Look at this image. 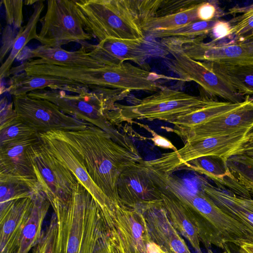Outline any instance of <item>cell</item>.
Segmentation results:
<instances>
[{"mask_svg": "<svg viewBox=\"0 0 253 253\" xmlns=\"http://www.w3.org/2000/svg\"><path fill=\"white\" fill-rule=\"evenodd\" d=\"M49 131L78 152L93 181L110 203L120 205L117 191L120 175L143 160L132 141L118 130L110 133L92 125L79 130Z\"/></svg>", "mask_w": 253, "mask_h": 253, "instance_id": "cell-1", "label": "cell"}, {"mask_svg": "<svg viewBox=\"0 0 253 253\" xmlns=\"http://www.w3.org/2000/svg\"><path fill=\"white\" fill-rule=\"evenodd\" d=\"M49 203L57 223V253H94L109 229L89 192L78 181L71 198Z\"/></svg>", "mask_w": 253, "mask_h": 253, "instance_id": "cell-2", "label": "cell"}, {"mask_svg": "<svg viewBox=\"0 0 253 253\" xmlns=\"http://www.w3.org/2000/svg\"><path fill=\"white\" fill-rule=\"evenodd\" d=\"M126 99L128 105L116 104L109 118L112 125L133 120H158L170 123L216 101L208 96H194L166 86L143 98L129 95Z\"/></svg>", "mask_w": 253, "mask_h": 253, "instance_id": "cell-3", "label": "cell"}, {"mask_svg": "<svg viewBox=\"0 0 253 253\" xmlns=\"http://www.w3.org/2000/svg\"><path fill=\"white\" fill-rule=\"evenodd\" d=\"M130 92L118 89L97 87L72 94L63 90L46 89L31 92L32 98L48 100L64 113L113 133L116 130L108 120L117 102L126 98Z\"/></svg>", "mask_w": 253, "mask_h": 253, "instance_id": "cell-4", "label": "cell"}, {"mask_svg": "<svg viewBox=\"0 0 253 253\" xmlns=\"http://www.w3.org/2000/svg\"><path fill=\"white\" fill-rule=\"evenodd\" d=\"M183 197L194 211L200 240L207 249L211 245L223 250L227 244L239 247L253 244V229L225 213L202 190L183 192Z\"/></svg>", "mask_w": 253, "mask_h": 253, "instance_id": "cell-5", "label": "cell"}, {"mask_svg": "<svg viewBox=\"0 0 253 253\" xmlns=\"http://www.w3.org/2000/svg\"><path fill=\"white\" fill-rule=\"evenodd\" d=\"M84 30L98 42L107 39H145L126 0H75Z\"/></svg>", "mask_w": 253, "mask_h": 253, "instance_id": "cell-6", "label": "cell"}, {"mask_svg": "<svg viewBox=\"0 0 253 253\" xmlns=\"http://www.w3.org/2000/svg\"><path fill=\"white\" fill-rule=\"evenodd\" d=\"M166 50L171 55L165 63L180 81H193L211 96H217L232 103H242L246 96L237 92L214 72L208 62L198 61L187 56L181 44L172 38L161 39Z\"/></svg>", "mask_w": 253, "mask_h": 253, "instance_id": "cell-7", "label": "cell"}, {"mask_svg": "<svg viewBox=\"0 0 253 253\" xmlns=\"http://www.w3.org/2000/svg\"><path fill=\"white\" fill-rule=\"evenodd\" d=\"M37 40L42 45L61 47L70 42L81 44L93 38L84 29L75 0H50L40 21Z\"/></svg>", "mask_w": 253, "mask_h": 253, "instance_id": "cell-8", "label": "cell"}, {"mask_svg": "<svg viewBox=\"0 0 253 253\" xmlns=\"http://www.w3.org/2000/svg\"><path fill=\"white\" fill-rule=\"evenodd\" d=\"M41 190L49 202L71 198L78 180L49 151L40 138L28 149Z\"/></svg>", "mask_w": 253, "mask_h": 253, "instance_id": "cell-9", "label": "cell"}, {"mask_svg": "<svg viewBox=\"0 0 253 253\" xmlns=\"http://www.w3.org/2000/svg\"><path fill=\"white\" fill-rule=\"evenodd\" d=\"M247 130L188 141L181 149L164 154L149 162L157 169L172 174L186 163L198 157L216 156L227 160L243 141Z\"/></svg>", "mask_w": 253, "mask_h": 253, "instance_id": "cell-10", "label": "cell"}, {"mask_svg": "<svg viewBox=\"0 0 253 253\" xmlns=\"http://www.w3.org/2000/svg\"><path fill=\"white\" fill-rule=\"evenodd\" d=\"M13 103L19 118L38 133L52 130H79L90 125L64 113L48 100L27 94L13 96Z\"/></svg>", "mask_w": 253, "mask_h": 253, "instance_id": "cell-11", "label": "cell"}, {"mask_svg": "<svg viewBox=\"0 0 253 253\" xmlns=\"http://www.w3.org/2000/svg\"><path fill=\"white\" fill-rule=\"evenodd\" d=\"M249 96H247L239 106L231 111L194 126L171 131L185 143L248 129L253 125V102Z\"/></svg>", "mask_w": 253, "mask_h": 253, "instance_id": "cell-12", "label": "cell"}, {"mask_svg": "<svg viewBox=\"0 0 253 253\" xmlns=\"http://www.w3.org/2000/svg\"><path fill=\"white\" fill-rule=\"evenodd\" d=\"M205 38L182 43L175 40L187 56L198 61L217 64H253V40L218 44L204 42Z\"/></svg>", "mask_w": 253, "mask_h": 253, "instance_id": "cell-13", "label": "cell"}, {"mask_svg": "<svg viewBox=\"0 0 253 253\" xmlns=\"http://www.w3.org/2000/svg\"><path fill=\"white\" fill-rule=\"evenodd\" d=\"M43 144L57 160L65 166L91 195L101 211L113 205L90 176L84 163L78 152L69 144L50 131L39 133Z\"/></svg>", "mask_w": 253, "mask_h": 253, "instance_id": "cell-14", "label": "cell"}, {"mask_svg": "<svg viewBox=\"0 0 253 253\" xmlns=\"http://www.w3.org/2000/svg\"><path fill=\"white\" fill-rule=\"evenodd\" d=\"M117 191L121 204L131 209L160 200L159 192L143 160L129 166L121 173Z\"/></svg>", "mask_w": 253, "mask_h": 253, "instance_id": "cell-15", "label": "cell"}, {"mask_svg": "<svg viewBox=\"0 0 253 253\" xmlns=\"http://www.w3.org/2000/svg\"><path fill=\"white\" fill-rule=\"evenodd\" d=\"M145 39H105L97 44L85 43L91 56L105 66L132 62L148 70L146 61L149 54L143 47Z\"/></svg>", "mask_w": 253, "mask_h": 253, "instance_id": "cell-16", "label": "cell"}, {"mask_svg": "<svg viewBox=\"0 0 253 253\" xmlns=\"http://www.w3.org/2000/svg\"><path fill=\"white\" fill-rule=\"evenodd\" d=\"M40 139L39 135L0 147V175L23 181L41 190L28 153L29 147Z\"/></svg>", "mask_w": 253, "mask_h": 253, "instance_id": "cell-17", "label": "cell"}, {"mask_svg": "<svg viewBox=\"0 0 253 253\" xmlns=\"http://www.w3.org/2000/svg\"><path fill=\"white\" fill-rule=\"evenodd\" d=\"M36 193L0 206V253H14L32 212Z\"/></svg>", "mask_w": 253, "mask_h": 253, "instance_id": "cell-18", "label": "cell"}, {"mask_svg": "<svg viewBox=\"0 0 253 253\" xmlns=\"http://www.w3.org/2000/svg\"><path fill=\"white\" fill-rule=\"evenodd\" d=\"M25 59L26 65L47 64L70 68H102L108 66L92 57L85 46L70 51L61 47H49L40 45L29 50Z\"/></svg>", "mask_w": 253, "mask_h": 253, "instance_id": "cell-19", "label": "cell"}, {"mask_svg": "<svg viewBox=\"0 0 253 253\" xmlns=\"http://www.w3.org/2000/svg\"><path fill=\"white\" fill-rule=\"evenodd\" d=\"M7 83L8 86L5 91L13 96L46 89L63 90L76 94L91 90L87 86L64 78L30 75L25 72L12 75Z\"/></svg>", "mask_w": 253, "mask_h": 253, "instance_id": "cell-20", "label": "cell"}, {"mask_svg": "<svg viewBox=\"0 0 253 253\" xmlns=\"http://www.w3.org/2000/svg\"><path fill=\"white\" fill-rule=\"evenodd\" d=\"M202 190L225 213L253 229V200L237 196L202 181Z\"/></svg>", "mask_w": 253, "mask_h": 253, "instance_id": "cell-21", "label": "cell"}, {"mask_svg": "<svg viewBox=\"0 0 253 253\" xmlns=\"http://www.w3.org/2000/svg\"><path fill=\"white\" fill-rule=\"evenodd\" d=\"M50 205L42 191L34 195V204L14 253H29L39 239L43 220Z\"/></svg>", "mask_w": 253, "mask_h": 253, "instance_id": "cell-22", "label": "cell"}, {"mask_svg": "<svg viewBox=\"0 0 253 253\" xmlns=\"http://www.w3.org/2000/svg\"><path fill=\"white\" fill-rule=\"evenodd\" d=\"M33 10L26 24L21 28L16 35L8 57L1 64L0 68V79L7 77L11 69L12 65L19 54L31 40L37 39V25L41 19V15L44 7L43 0H38L33 5Z\"/></svg>", "mask_w": 253, "mask_h": 253, "instance_id": "cell-23", "label": "cell"}, {"mask_svg": "<svg viewBox=\"0 0 253 253\" xmlns=\"http://www.w3.org/2000/svg\"><path fill=\"white\" fill-rule=\"evenodd\" d=\"M209 64L214 72L237 92L245 96H253V64Z\"/></svg>", "mask_w": 253, "mask_h": 253, "instance_id": "cell-24", "label": "cell"}, {"mask_svg": "<svg viewBox=\"0 0 253 253\" xmlns=\"http://www.w3.org/2000/svg\"><path fill=\"white\" fill-rule=\"evenodd\" d=\"M226 159L216 156H205L196 158L182 168L205 175L220 188L225 179L231 175Z\"/></svg>", "mask_w": 253, "mask_h": 253, "instance_id": "cell-25", "label": "cell"}, {"mask_svg": "<svg viewBox=\"0 0 253 253\" xmlns=\"http://www.w3.org/2000/svg\"><path fill=\"white\" fill-rule=\"evenodd\" d=\"M242 103L215 101L211 104L182 116L171 122L173 127L171 130L189 128L202 124L215 116L231 111Z\"/></svg>", "mask_w": 253, "mask_h": 253, "instance_id": "cell-26", "label": "cell"}, {"mask_svg": "<svg viewBox=\"0 0 253 253\" xmlns=\"http://www.w3.org/2000/svg\"><path fill=\"white\" fill-rule=\"evenodd\" d=\"M199 3L179 12L149 18L141 23L140 28L145 35L153 31L175 29L199 21L197 7Z\"/></svg>", "mask_w": 253, "mask_h": 253, "instance_id": "cell-27", "label": "cell"}, {"mask_svg": "<svg viewBox=\"0 0 253 253\" xmlns=\"http://www.w3.org/2000/svg\"><path fill=\"white\" fill-rule=\"evenodd\" d=\"M216 20L196 21L185 26L169 30H155L148 33L150 36L160 39L180 38L195 40L210 35Z\"/></svg>", "mask_w": 253, "mask_h": 253, "instance_id": "cell-28", "label": "cell"}, {"mask_svg": "<svg viewBox=\"0 0 253 253\" xmlns=\"http://www.w3.org/2000/svg\"><path fill=\"white\" fill-rule=\"evenodd\" d=\"M226 163L235 179L253 196V158L245 154H235L228 157Z\"/></svg>", "mask_w": 253, "mask_h": 253, "instance_id": "cell-29", "label": "cell"}, {"mask_svg": "<svg viewBox=\"0 0 253 253\" xmlns=\"http://www.w3.org/2000/svg\"><path fill=\"white\" fill-rule=\"evenodd\" d=\"M0 206L30 197L35 193L42 191L35 189L23 181L1 175H0Z\"/></svg>", "mask_w": 253, "mask_h": 253, "instance_id": "cell-30", "label": "cell"}, {"mask_svg": "<svg viewBox=\"0 0 253 253\" xmlns=\"http://www.w3.org/2000/svg\"><path fill=\"white\" fill-rule=\"evenodd\" d=\"M38 132L18 117L10 125L0 128V147L38 136Z\"/></svg>", "mask_w": 253, "mask_h": 253, "instance_id": "cell-31", "label": "cell"}, {"mask_svg": "<svg viewBox=\"0 0 253 253\" xmlns=\"http://www.w3.org/2000/svg\"><path fill=\"white\" fill-rule=\"evenodd\" d=\"M242 13L230 21L232 25L231 34L236 42L240 41L253 30V4L245 7H234L229 10L228 14Z\"/></svg>", "mask_w": 253, "mask_h": 253, "instance_id": "cell-32", "label": "cell"}, {"mask_svg": "<svg viewBox=\"0 0 253 253\" xmlns=\"http://www.w3.org/2000/svg\"><path fill=\"white\" fill-rule=\"evenodd\" d=\"M57 223L54 212L48 225L42 230L32 253H57Z\"/></svg>", "mask_w": 253, "mask_h": 253, "instance_id": "cell-33", "label": "cell"}, {"mask_svg": "<svg viewBox=\"0 0 253 253\" xmlns=\"http://www.w3.org/2000/svg\"><path fill=\"white\" fill-rule=\"evenodd\" d=\"M24 1L22 0H2L5 10L7 25L14 29H20L23 22V7Z\"/></svg>", "mask_w": 253, "mask_h": 253, "instance_id": "cell-34", "label": "cell"}, {"mask_svg": "<svg viewBox=\"0 0 253 253\" xmlns=\"http://www.w3.org/2000/svg\"><path fill=\"white\" fill-rule=\"evenodd\" d=\"M225 15L217 0H202L197 7V17L200 21L216 20Z\"/></svg>", "mask_w": 253, "mask_h": 253, "instance_id": "cell-35", "label": "cell"}, {"mask_svg": "<svg viewBox=\"0 0 253 253\" xmlns=\"http://www.w3.org/2000/svg\"><path fill=\"white\" fill-rule=\"evenodd\" d=\"M201 1L198 0H163L155 17L164 16L182 11Z\"/></svg>", "mask_w": 253, "mask_h": 253, "instance_id": "cell-36", "label": "cell"}, {"mask_svg": "<svg viewBox=\"0 0 253 253\" xmlns=\"http://www.w3.org/2000/svg\"><path fill=\"white\" fill-rule=\"evenodd\" d=\"M231 28L232 25L230 21L217 20L209 35L212 39L211 42L214 44H220L228 43L225 42V39H227L235 41L231 34Z\"/></svg>", "mask_w": 253, "mask_h": 253, "instance_id": "cell-37", "label": "cell"}, {"mask_svg": "<svg viewBox=\"0 0 253 253\" xmlns=\"http://www.w3.org/2000/svg\"><path fill=\"white\" fill-rule=\"evenodd\" d=\"M0 128H2L15 121L18 119L13 102L8 103L6 97L0 100Z\"/></svg>", "mask_w": 253, "mask_h": 253, "instance_id": "cell-38", "label": "cell"}, {"mask_svg": "<svg viewBox=\"0 0 253 253\" xmlns=\"http://www.w3.org/2000/svg\"><path fill=\"white\" fill-rule=\"evenodd\" d=\"M94 253H119L115 242L109 233L98 241Z\"/></svg>", "mask_w": 253, "mask_h": 253, "instance_id": "cell-39", "label": "cell"}, {"mask_svg": "<svg viewBox=\"0 0 253 253\" xmlns=\"http://www.w3.org/2000/svg\"><path fill=\"white\" fill-rule=\"evenodd\" d=\"M15 37L16 36H14L12 27L7 25L3 30L2 35V44L0 49L1 61L9 50L11 49Z\"/></svg>", "mask_w": 253, "mask_h": 253, "instance_id": "cell-40", "label": "cell"}, {"mask_svg": "<svg viewBox=\"0 0 253 253\" xmlns=\"http://www.w3.org/2000/svg\"><path fill=\"white\" fill-rule=\"evenodd\" d=\"M147 130L151 132L153 136L151 139L155 145L164 149H171L173 151L177 150L174 145L166 137L156 133L155 131L149 128H147Z\"/></svg>", "mask_w": 253, "mask_h": 253, "instance_id": "cell-41", "label": "cell"}, {"mask_svg": "<svg viewBox=\"0 0 253 253\" xmlns=\"http://www.w3.org/2000/svg\"><path fill=\"white\" fill-rule=\"evenodd\" d=\"M235 154H245L253 158V140L243 141L231 156Z\"/></svg>", "mask_w": 253, "mask_h": 253, "instance_id": "cell-42", "label": "cell"}, {"mask_svg": "<svg viewBox=\"0 0 253 253\" xmlns=\"http://www.w3.org/2000/svg\"><path fill=\"white\" fill-rule=\"evenodd\" d=\"M147 253H162V249L153 241L149 242L147 245Z\"/></svg>", "mask_w": 253, "mask_h": 253, "instance_id": "cell-43", "label": "cell"}, {"mask_svg": "<svg viewBox=\"0 0 253 253\" xmlns=\"http://www.w3.org/2000/svg\"><path fill=\"white\" fill-rule=\"evenodd\" d=\"M223 252L224 253H240L239 247L232 244H226Z\"/></svg>", "mask_w": 253, "mask_h": 253, "instance_id": "cell-44", "label": "cell"}, {"mask_svg": "<svg viewBox=\"0 0 253 253\" xmlns=\"http://www.w3.org/2000/svg\"><path fill=\"white\" fill-rule=\"evenodd\" d=\"M239 248L240 253H253V244L246 243Z\"/></svg>", "mask_w": 253, "mask_h": 253, "instance_id": "cell-45", "label": "cell"}, {"mask_svg": "<svg viewBox=\"0 0 253 253\" xmlns=\"http://www.w3.org/2000/svg\"><path fill=\"white\" fill-rule=\"evenodd\" d=\"M247 40H253V30L245 36L240 41Z\"/></svg>", "mask_w": 253, "mask_h": 253, "instance_id": "cell-46", "label": "cell"}, {"mask_svg": "<svg viewBox=\"0 0 253 253\" xmlns=\"http://www.w3.org/2000/svg\"><path fill=\"white\" fill-rule=\"evenodd\" d=\"M249 99L253 102V96H249ZM252 133H253V125L247 130L246 134Z\"/></svg>", "mask_w": 253, "mask_h": 253, "instance_id": "cell-47", "label": "cell"}, {"mask_svg": "<svg viewBox=\"0 0 253 253\" xmlns=\"http://www.w3.org/2000/svg\"><path fill=\"white\" fill-rule=\"evenodd\" d=\"M37 1L38 0H25V1H24V3L25 5H34L35 3H36L37 2Z\"/></svg>", "mask_w": 253, "mask_h": 253, "instance_id": "cell-48", "label": "cell"}, {"mask_svg": "<svg viewBox=\"0 0 253 253\" xmlns=\"http://www.w3.org/2000/svg\"></svg>", "mask_w": 253, "mask_h": 253, "instance_id": "cell-49", "label": "cell"}]
</instances>
